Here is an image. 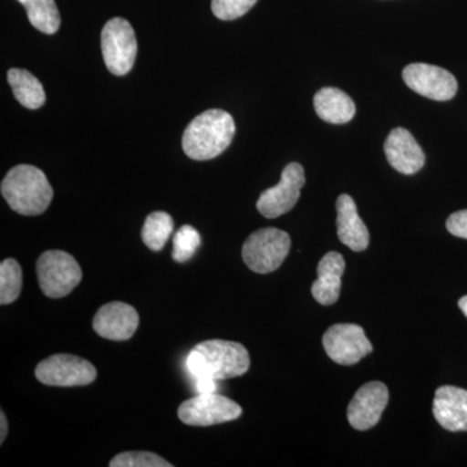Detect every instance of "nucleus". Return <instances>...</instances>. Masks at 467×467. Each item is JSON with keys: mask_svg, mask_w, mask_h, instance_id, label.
Wrapping results in <instances>:
<instances>
[{"mask_svg": "<svg viewBox=\"0 0 467 467\" xmlns=\"http://www.w3.org/2000/svg\"><path fill=\"white\" fill-rule=\"evenodd\" d=\"M138 326H140V315L137 310L134 306L121 301H113L101 306L92 319L95 333L104 339L116 340V342L133 337Z\"/></svg>", "mask_w": 467, "mask_h": 467, "instance_id": "obj_13", "label": "nucleus"}, {"mask_svg": "<svg viewBox=\"0 0 467 467\" xmlns=\"http://www.w3.org/2000/svg\"><path fill=\"white\" fill-rule=\"evenodd\" d=\"M325 352L337 364L350 367L373 352V346L364 328L353 324H337L328 327L322 337Z\"/></svg>", "mask_w": 467, "mask_h": 467, "instance_id": "obj_9", "label": "nucleus"}, {"mask_svg": "<svg viewBox=\"0 0 467 467\" xmlns=\"http://www.w3.org/2000/svg\"><path fill=\"white\" fill-rule=\"evenodd\" d=\"M242 411L241 405L225 396L216 392L199 393L180 405L178 417L184 425L207 427L238 420Z\"/></svg>", "mask_w": 467, "mask_h": 467, "instance_id": "obj_7", "label": "nucleus"}, {"mask_svg": "<svg viewBox=\"0 0 467 467\" xmlns=\"http://www.w3.org/2000/svg\"><path fill=\"white\" fill-rule=\"evenodd\" d=\"M460 309L462 310L463 315L467 317V295L466 296L461 297L459 301Z\"/></svg>", "mask_w": 467, "mask_h": 467, "instance_id": "obj_29", "label": "nucleus"}, {"mask_svg": "<svg viewBox=\"0 0 467 467\" xmlns=\"http://www.w3.org/2000/svg\"><path fill=\"white\" fill-rule=\"evenodd\" d=\"M101 52L112 75L125 76L133 69L138 43L133 26L125 18L109 20L101 30Z\"/></svg>", "mask_w": 467, "mask_h": 467, "instance_id": "obj_6", "label": "nucleus"}, {"mask_svg": "<svg viewBox=\"0 0 467 467\" xmlns=\"http://www.w3.org/2000/svg\"><path fill=\"white\" fill-rule=\"evenodd\" d=\"M23 290V269L16 260L7 259L0 264V304L8 306L20 296Z\"/></svg>", "mask_w": 467, "mask_h": 467, "instance_id": "obj_22", "label": "nucleus"}, {"mask_svg": "<svg viewBox=\"0 0 467 467\" xmlns=\"http://www.w3.org/2000/svg\"><path fill=\"white\" fill-rule=\"evenodd\" d=\"M346 270V261L339 252H328L317 266L318 278L313 282V297L321 306H328L337 303L342 288V275Z\"/></svg>", "mask_w": 467, "mask_h": 467, "instance_id": "obj_17", "label": "nucleus"}, {"mask_svg": "<svg viewBox=\"0 0 467 467\" xmlns=\"http://www.w3.org/2000/svg\"><path fill=\"white\" fill-rule=\"evenodd\" d=\"M26 8L27 18L36 30L55 34L60 29V14L55 0H17Z\"/></svg>", "mask_w": 467, "mask_h": 467, "instance_id": "obj_20", "label": "nucleus"}, {"mask_svg": "<svg viewBox=\"0 0 467 467\" xmlns=\"http://www.w3.org/2000/svg\"><path fill=\"white\" fill-rule=\"evenodd\" d=\"M173 218L167 212H152L144 221L142 241L150 251L159 252L165 247L173 233Z\"/></svg>", "mask_w": 467, "mask_h": 467, "instance_id": "obj_21", "label": "nucleus"}, {"mask_svg": "<svg viewBox=\"0 0 467 467\" xmlns=\"http://www.w3.org/2000/svg\"><path fill=\"white\" fill-rule=\"evenodd\" d=\"M315 110L328 124L343 125L356 115L355 101L337 88H324L316 94Z\"/></svg>", "mask_w": 467, "mask_h": 467, "instance_id": "obj_18", "label": "nucleus"}, {"mask_svg": "<svg viewBox=\"0 0 467 467\" xmlns=\"http://www.w3.org/2000/svg\"><path fill=\"white\" fill-rule=\"evenodd\" d=\"M8 84L15 98L27 109H39L46 103L45 88L39 79L26 69L12 67L8 70Z\"/></svg>", "mask_w": 467, "mask_h": 467, "instance_id": "obj_19", "label": "nucleus"}, {"mask_svg": "<svg viewBox=\"0 0 467 467\" xmlns=\"http://www.w3.org/2000/svg\"><path fill=\"white\" fill-rule=\"evenodd\" d=\"M337 238L344 245L355 252H362L368 247L370 234L364 221L358 216V205L347 193L337 201Z\"/></svg>", "mask_w": 467, "mask_h": 467, "instance_id": "obj_16", "label": "nucleus"}, {"mask_svg": "<svg viewBox=\"0 0 467 467\" xmlns=\"http://www.w3.org/2000/svg\"><path fill=\"white\" fill-rule=\"evenodd\" d=\"M196 391L199 393H212L216 391V380L209 378H201L196 382Z\"/></svg>", "mask_w": 467, "mask_h": 467, "instance_id": "obj_27", "label": "nucleus"}, {"mask_svg": "<svg viewBox=\"0 0 467 467\" xmlns=\"http://www.w3.org/2000/svg\"><path fill=\"white\" fill-rule=\"evenodd\" d=\"M389 392L382 382H368L353 396L347 410L350 426L367 431L377 425L389 404Z\"/></svg>", "mask_w": 467, "mask_h": 467, "instance_id": "obj_12", "label": "nucleus"}, {"mask_svg": "<svg viewBox=\"0 0 467 467\" xmlns=\"http://www.w3.org/2000/svg\"><path fill=\"white\" fill-rule=\"evenodd\" d=\"M304 184H306L304 168L299 162H291L282 171L279 183L261 193L256 204L257 211L270 220L288 213L299 202Z\"/></svg>", "mask_w": 467, "mask_h": 467, "instance_id": "obj_10", "label": "nucleus"}, {"mask_svg": "<svg viewBox=\"0 0 467 467\" xmlns=\"http://www.w3.org/2000/svg\"><path fill=\"white\" fill-rule=\"evenodd\" d=\"M387 161L399 173L410 175L423 168L426 161L422 147L410 131L404 128L393 129L384 142Z\"/></svg>", "mask_w": 467, "mask_h": 467, "instance_id": "obj_14", "label": "nucleus"}, {"mask_svg": "<svg viewBox=\"0 0 467 467\" xmlns=\"http://www.w3.org/2000/svg\"><path fill=\"white\" fill-rule=\"evenodd\" d=\"M432 413L447 431H467V391L454 386L436 389Z\"/></svg>", "mask_w": 467, "mask_h": 467, "instance_id": "obj_15", "label": "nucleus"}, {"mask_svg": "<svg viewBox=\"0 0 467 467\" xmlns=\"http://www.w3.org/2000/svg\"><path fill=\"white\" fill-rule=\"evenodd\" d=\"M110 467H171V462L152 451H124L109 462Z\"/></svg>", "mask_w": 467, "mask_h": 467, "instance_id": "obj_24", "label": "nucleus"}, {"mask_svg": "<svg viewBox=\"0 0 467 467\" xmlns=\"http://www.w3.org/2000/svg\"><path fill=\"white\" fill-rule=\"evenodd\" d=\"M36 276L46 296L61 299L81 284L82 270L72 254L54 250L43 252L39 256Z\"/></svg>", "mask_w": 467, "mask_h": 467, "instance_id": "obj_5", "label": "nucleus"}, {"mask_svg": "<svg viewBox=\"0 0 467 467\" xmlns=\"http://www.w3.org/2000/svg\"><path fill=\"white\" fill-rule=\"evenodd\" d=\"M202 236L195 227L184 225L174 234L171 256L177 263H187L192 259L196 250L201 247Z\"/></svg>", "mask_w": 467, "mask_h": 467, "instance_id": "obj_23", "label": "nucleus"}, {"mask_svg": "<svg viewBox=\"0 0 467 467\" xmlns=\"http://www.w3.org/2000/svg\"><path fill=\"white\" fill-rule=\"evenodd\" d=\"M447 230L457 238L467 239V209L448 217Z\"/></svg>", "mask_w": 467, "mask_h": 467, "instance_id": "obj_26", "label": "nucleus"}, {"mask_svg": "<svg viewBox=\"0 0 467 467\" xmlns=\"http://www.w3.org/2000/svg\"><path fill=\"white\" fill-rule=\"evenodd\" d=\"M235 122L223 109H208L195 117L182 137L184 153L196 161L220 156L233 142Z\"/></svg>", "mask_w": 467, "mask_h": 467, "instance_id": "obj_2", "label": "nucleus"}, {"mask_svg": "<svg viewBox=\"0 0 467 467\" xmlns=\"http://www.w3.org/2000/svg\"><path fill=\"white\" fill-rule=\"evenodd\" d=\"M12 211L23 216H39L50 207L54 190L41 169L17 165L5 174L0 186Z\"/></svg>", "mask_w": 467, "mask_h": 467, "instance_id": "obj_3", "label": "nucleus"}, {"mask_svg": "<svg viewBox=\"0 0 467 467\" xmlns=\"http://www.w3.org/2000/svg\"><path fill=\"white\" fill-rule=\"evenodd\" d=\"M0 425H2V429H0V444H3L8 432L7 418H5V411H0Z\"/></svg>", "mask_w": 467, "mask_h": 467, "instance_id": "obj_28", "label": "nucleus"}, {"mask_svg": "<svg viewBox=\"0 0 467 467\" xmlns=\"http://www.w3.org/2000/svg\"><path fill=\"white\" fill-rule=\"evenodd\" d=\"M402 79L410 90L432 100L453 99L459 90L456 77L451 72L425 63L409 64L402 70Z\"/></svg>", "mask_w": 467, "mask_h": 467, "instance_id": "obj_11", "label": "nucleus"}, {"mask_svg": "<svg viewBox=\"0 0 467 467\" xmlns=\"http://www.w3.org/2000/svg\"><path fill=\"white\" fill-rule=\"evenodd\" d=\"M291 248L287 233L266 227L252 233L242 248L245 265L257 275H269L284 264Z\"/></svg>", "mask_w": 467, "mask_h": 467, "instance_id": "obj_4", "label": "nucleus"}, {"mask_svg": "<svg viewBox=\"0 0 467 467\" xmlns=\"http://www.w3.org/2000/svg\"><path fill=\"white\" fill-rule=\"evenodd\" d=\"M257 0H212L214 16L223 21L236 20L244 16Z\"/></svg>", "mask_w": 467, "mask_h": 467, "instance_id": "obj_25", "label": "nucleus"}, {"mask_svg": "<svg viewBox=\"0 0 467 467\" xmlns=\"http://www.w3.org/2000/svg\"><path fill=\"white\" fill-rule=\"evenodd\" d=\"M36 378L46 386H88L97 379V368L88 359L73 355L50 356L36 365Z\"/></svg>", "mask_w": 467, "mask_h": 467, "instance_id": "obj_8", "label": "nucleus"}, {"mask_svg": "<svg viewBox=\"0 0 467 467\" xmlns=\"http://www.w3.org/2000/svg\"><path fill=\"white\" fill-rule=\"evenodd\" d=\"M186 364L196 379L226 380L244 376L250 368L251 359L243 344L213 339L193 347Z\"/></svg>", "mask_w": 467, "mask_h": 467, "instance_id": "obj_1", "label": "nucleus"}]
</instances>
